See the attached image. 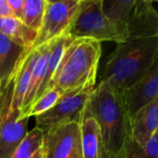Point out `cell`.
Masks as SVG:
<instances>
[{
    "instance_id": "obj_1",
    "label": "cell",
    "mask_w": 158,
    "mask_h": 158,
    "mask_svg": "<svg viewBox=\"0 0 158 158\" xmlns=\"http://www.w3.org/2000/svg\"><path fill=\"white\" fill-rule=\"evenodd\" d=\"M158 62V37L129 39L117 44L103 69L101 81L124 92Z\"/></svg>"
},
{
    "instance_id": "obj_2",
    "label": "cell",
    "mask_w": 158,
    "mask_h": 158,
    "mask_svg": "<svg viewBox=\"0 0 158 158\" xmlns=\"http://www.w3.org/2000/svg\"><path fill=\"white\" fill-rule=\"evenodd\" d=\"M101 55V43L90 39H73L65 49L44 93L52 88H57L64 94L95 88Z\"/></svg>"
},
{
    "instance_id": "obj_3",
    "label": "cell",
    "mask_w": 158,
    "mask_h": 158,
    "mask_svg": "<svg viewBox=\"0 0 158 158\" xmlns=\"http://www.w3.org/2000/svg\"><path fill=\"white\" fill-rule=\"evenodd\" d=\"M86 110L99 127L104 149L109 153H118L129 136L130 117L123 92H118L106 82L100 81L89 98Z\"/></svg>"
},
{
    "instance_id": "obj_4",
    "label": "cell",
    "mask_w": 158,
    "mask_h": 158,
    "mask_svg": "<svg viewBox=\"0 0 158 158\" xmlns=\"http://www.w3.org/2000/svg\"><path fill=\"white\" fill-rule=\"evenodd\" d=\"M65 36L90 39L99 43H123L129 40L125 23L107 19L102 11V0H81L77 14Z\"/></svg>"
},
{
    "instance_id": "obj_5",
    "label": "cell",
    "mask_w": 158,
    "mask_h": 158,
    "mask_svg": "<svg viewBox=\"0 0 158 158\" xmlns=\"http://www.w3.org/2000/svg\"><path fill=\"white\" fill-rule=\"evenodd\" d=\"M81 2V0H45L42 24L31 50L65 36Z\"/></svg>"
},
{
    "instance_id": "obj_6",
    "label": "cell",
    "mask_w": 158,
    "mask_h": 158,
    "mask_svg": "<svg viewBox=\"0 0 158 158\" xmlns=\"http://www.w3.org/2000/svg\"><path fill=\"white\" fill-rule=\"evenodd\" d=\"M94 89H79L64 94L49 110L36 117V127L45 133L65 123H80Z\"/></svg>"
},
{
    "instance_id": "obj_7",
    "label": "cell",
    "mask_w": 158,
    "mask_h": 158,
    "mask_svg": "<svg viewBox=\"0 0 158 158\" xmlns=\"http://www.w3.org/2000/svg\"><path fill=\"white\" fill-rule=\"evenodd\" d=\"M42 158H81L80 123L69 122L44 133Z\"/></svg>"
},
{
    "instance_id": "obj_8",
    "label": "cell",
    "mask_w": 158,
    "mask_h": 158,
    "mask_svg": "<svg viewBox=\"0 0 158 158\" xmlns=\"http://www.w3.org/2000/svg\"><path fill=\"white\" fill-rule=\"evenodd\" d=\"M151 0H135L125 22L129 39L158 37V13Z\"/></svg>"
},
{
    "instance_id": "obj_9",
    "label": "cell",
    "mask_w": 158,
    "mask_h": 158,
    "mask_svg": "<svg viewBox=\"0 0 158 158\" xmlns=\"http://www.w3.org/2000/svg\"><path fill=\"white\" fill-rule=\"evenodd\" d=\"M129 117L158 98V62L155 63L136 82L123 92Z\"/></svg>"
},
{
    "instance_id": "obj_10",
    "label": "cell",
    "mask_w": 158,
    "mask_h": 158,
    "mask_svg": "<svg viewBox=\"0 0 158 158\" xmlns=\"http://www.w3.org/2000/svg\"><path fill=\"white\" fill-rule=\"evenodd\" d=\"M40 54L41 50L39 47L33 50H27L18 63L16 68L9 115H16L19 117L22 103L29 87L30 78L33 67L40 56Z\"/></svg>"
},
{
    "instance_id": "obj_11",
    "label": "cell",
    "mask_w": 158,
    "mask_h": 158,
    "mask_svg": "<svg viewBox=\"0 0 158 158\" xmlns=\"http://www.w3.org/2000/svg\"><path fill=\"white\" fill-rule=\"evenodd\" d=\"M158 131V98L130 118L129 136L144 145Z\"/></svg>"
},
{
    "instance_id": "obj_12",
    "label": "cell",
    "mask_w": 158,
    "mask_h": 158,
    "mask_svg": "<svg viewBox=\"0 0 158 158\" xmlns=\"http://www.w3.org/2000/svg\"><path fill=\"white\" fill-rule=\"evenodd\" d=\"M29 118L7 117L0 131V158H11L28 132Z\"/></svg>"
},
{
    "instance_id": "obj_13",
    "label": "cell",
    "mask_w": 158,
    "mask_h": 158,
    "mask_svg": "<svg viewBox=\"0 0 158 158\" xmlns=\"http://www.w3.org/2000/svg\"><path fill=\"white\" fill-rule=\"evenodd\" d=\"M81 158H100L101 137L97 123L84 109L80 121Z\"/></svg>"
},
{
    "instance_id": "obj_14",
    "label": "cell",
    "mask_w": 158,
    "mask_h": 158,
    "mask_svg": "<svg viewBox=\"0 0 158 158\" xmlns=\"http://www.w3.org/2000/svg\"><path fill=\"white\" fill-rule=\"evenodd\" d=\"M0 32L25 50H31L37 37L36 31L13 17L0 18Z\"/></svg>"
},
{
    "instance_id": "obj_15",
    "label": "cell",
    "mask_w": 158,
    "mask_h": 158,
    "mask_svg": "<svg viewBox=\"0 0 158 158\" xmlns=\"http://www.w3.org/2000/svg\"><path fill=\"white\" fill-rule=\"evenodd\" d=\"M26 51L0 32V81L12 74Z\"/></svg>"
},
{
    "instance_id": "obj_16",
    "label": "cell",
    "mask_w": 158,
    "mask_h": 158,
    "mask_svg": "<svg viewBox=\"0 0 158 158\" xmlns=\"http://www.w3.org/2000/svg\"><path fill=\"white\" fill-rule=\"evenodd\" d=\"M122 149L124 158H158V131L144 145L138 144L128 136Z\"/></svg>"
},
{
    "instance_id": "obj_17",
    "label": "cell",
    "mask_w": 158,
    "mask_h": 158,
    "mask_svg": "<svg viewBox=\"0 0 158 158\" xmlns=\"http://www.w3.org/2000/svg\"><path fill=\"white\" fill-rule=\"evenodd\" d=\"M45 0H23L21 21L31 30L38 32L44 12Z\"/></svg>"
},
{
    "instance_id": "obj_18",
    "label": "cell",
    "mask_w": 158,
    "mask_h": 158,
    "mask_svg": "<svg viewBox=\"0 0 158 158\" xmlns=\"http://www.w3.org/2000/svg\"><path fill=\"white\" fill-rule=\"evenodd\" d=\"M135 0H102L104 15L116 22L125 23Z\"/></svg>"
},
{
    "instance_id": "obj_19",
    "label": "cell",
    "mask_w": 158,
    "mask_h": 158,
    "mask_svg": "<svg viewBox=\"0 0 158 158\" xmlns=\"http://www.w3.org/2000/svg\"><path fill=\"white\" fill-rule=\"evenodd\" d=\"M44 132L37 127L28 131L11 158H31L42 147Z\"/></svg>"
},
{
    "instance_id": "obj_20",
    "label": "cell",
    "mask_w": 158,
    "mask_h": 158,
    "mask_svg": "<svg viewBox=\"0 0 158 158\" xmlns=\"http://www.w3.org/2000/svg\"><path fill=\"white\" fill-rule=\"evenodd\" d=\"M63 94L64 93H62L59 89L52 88L51 90L44 93L39 99H37L22 118H36L37 116L44 114V112L49 110Z\"/></svg>"
},
{
    "instance_id": "obj_21",
    "label": "cell",
    "mask_w": 158,
    "mask_h": 158,
    "mask_svg": "<svg viewBox=\"0 0 158 158\" xmlns=\"http://www.w3.org/2000/svg\"><path fill=\"white\" fill-rule=\"evenodd\" d=\"M15 74L16 69L6 80L0 81V131L10 112Z\"/></svg>"
},
{
    "instance_id": "obj_22",
    "label": "cell",
    "mask_w": 158,
    "mask_h": 158,
    "mask_svg": "<svg viewBox=\"0 0 158 158\" xmlns=\"http://www.w3.org/2000/svg\"><path fill=\"white\" fill-rule=\"evenodd\" d=\"M11 9L13 18L21 20L23 11V0H6Z\"/></svg>"
},
{
    "instance_id": "obj_23",
    "label": "cell",
    "mask_w": 158,
    "mask_h": 158,
    "mask_svg": "<svg viewBox=\"0 0 158 158\" xmlns=\"http://www.w3.org/2000/svg\"><path fill=\"white\" fill-rule=\"evenodd\" d=\"M13 17L11 9L6 0H0V18H10Z\"/></svg>"
},
{
    "instance_id": "obj_24",
    "label": "cell",
    "mask_w": 158,
    "mask_h": 158,
    "mask_svg": "<svg viewBox=\"0 0 158 158\" xmlns=\"http://www.w3.org/2000/svg\"><path fill=\"white\" fill-rule=\"evenodd\" d=\"M100 158H124V153H123V149H121L118 153L117 154H113V153H109L107 151H106L104 149V147L102 146L101 143V148H100Z\"/></svg>"
},
{
    "instance_id": "obj_25",
    "label": "cell",
    "mask_w": 158,
    "mask_h": 158,
    "mask_svg": "<svg viewBox=\"0 0 158 158\" xmlns=\"http://www.w3.org/2000/svg\"><path fill=\"white\" fill-rule=\"evenodd\" d=\"M31 158H42V152H41V149H40V150H39V151H38V152H37V153H36Z\"/></svg>"
}]
</instances>
